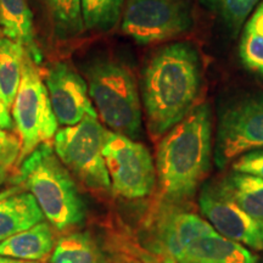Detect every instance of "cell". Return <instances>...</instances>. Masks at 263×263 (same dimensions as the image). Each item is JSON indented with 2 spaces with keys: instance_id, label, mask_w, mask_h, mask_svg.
Instances as JSON below:
<instances>
[{
  "instance_id": "6da1fadb",
  "label": "cell",
  "mask_w": 263,
  "mask_h": 263,
  "mask_svg": "<svg viewBox=\"0 0 263 263\" xmlns=\"http://www.w3.org/2000/svg\"><path fill=\"white\" fill-rule=\"evenodd\" d=\"M200 67L199 54L189 43L164 45L147 60L141 76V100L154 139L164 136L195 107Z\"/></svg>"
},
{
  "instance_id": "7a4b0ae2",
  "label": "cell",
  "mask_w": 263,
  "mask_h": 263,
  "mask_svg": "<svg viewBox=\"0 0 263 263\" xmlns=\"http://www.w3.org/2000/svg\"><path fill=\"white\" fill-rule=\"evenodd\" d=\"M212 159V117L207 104L197 105L164 134L157 146L156 174L167 202L194 196Z\"/></svg>"
},
{
  "instance_id": "3957f363",
  "label": "cell",
  "mask_w": 263,
  "mask_h": 263,
  "mask_svg": "<svg viewBox=\"0 0 263 263\" xmlns=\"http://www.w3.org/2000/svg\"><path fill=\"white\" fill-rule=\"evenodd\" d=\"M14 184L27 189L34 196L43 215L59 232L83 222V197L73 176L49 143L38 145L20 162Z\"/></svg>"
},
{
  "instance_id": "277c9868",
  "label": "cell",
  "mask_w": 263,
  "mask_h": 263,
  "mask_svg": "<svg viewBox=\"0 0 263 263\" xmlns=\"http://www.w3.org/2000/svg\"><path fill=\"white\" fill-rule=\"evenodd\" d=\"M88 93L108 130L136 140L143 130L140 98L134 76L121 62L97 59L84 68Z\"/></svg>"
},
{
  "instance_id": "5b68a950",
  "label": "cell",
  "mask_w": 263,
  "mask_h": 263,
  "mask_svg": "<svg viewBox=\"0 0 263 263\" xmlns=\"http://www.w3.org/2000/svg\"><path fill=\"white\" fill-rule=\"evenodd\" d=\"M97 112L87 114L80 123L58 130L54 150L74 179L95 193L111 192V180L103 155L106 129Z\"/></svg>"
},
{
  "instance_id": "8992f818",
  "label": "cell",
  "mask_w": 263,
  "mask_h": 263,
  "mask_svg": "<svg viewBox=\"0 0 263 263\" xmlns=\"http://www.w3.org/2000/svg\"><path fill=\"white\" fill-rule=\"evenodd\" d=\"M12 120L20 136L17 163L58 132V121L37 65L26 52L18 91L11 106Z\"/></svg>"
},
{
  "instance_id": "52a82bcc",
  "label": "cell",
  "mask_w": 263,
  "mask_h": 263,
  "mask_svg": "<svg viewBox=\"0 0 263 263\" xmlns=\"http://www.w3.org/2000/svg\"><path fill=\"white\" fill-rule=\"evenodd\" d=\"M103 155L115 194L134 200L153 192L156 166L144 144L106 129Z\"/></svg>"
},
{
  "instance_id": "ba28073f",
  "label": "cell",
  "mask_w": 263,
  "mask_h": 263,
  "mask_svg": "<svg viewBox=\"0 0 263 263\" xmlns=\"http://www.w3.org/2000/svg\"><path fill=\"white\" fill-rule=\"evenodd\" d=\"M193 12L188 0H128L122 32L139 44H157L188 32Z\"/></svg>"
},
{
  "instance_id": "9c48e42d",
  "label": "cell",
  "mask_w": 263,
  "mask_h": 263,
  "mask_svg": "<svg viewBox=\"0 0 263 263\" xmlns=\"http://www.w3.org/2000/svg\"><path fill=\"white\" fill-rule=\"evenodd\" d=\"M263 149V95L238 101L221 115L213 160L223 168L251 150Z\"/></svg>"
},
{
  "instance_id": "30bf717a",
  "label": "cell",
  "mask_w": 263,
  "mask_h": 263,
  "mask_svg": "<svg viewBox=\"0 0 263 263\" xmlns=\"http://www.w3.org/2000/svg\"><path fill=\"white\" fill-rule=\"evenodd\" d=\"M200 210L216 232L249 248L263 251V219L248 215L217 185H207L199 197Z\"/></svg>"
},
{
  "instance_id": "8fae6325",
  "label": "cell",
  "mask_w": 263,
  "mask_h": 263,
  "mask_svg": "<svg viewBox=\"0 0 263 263\" xmlns=\"http://www.w3.org/2000/svg\"><path fill=\"white\" fill-rule=\"evenodd\" d=\"M45 85L55 117L61 126H74L87 114L97 112L87 82L68 61H58L49 67Z\"/></svg>"
},
{
  "instance_id": "7c38bea8",
  "label": "cell",
  "mask_w": 263,
  "mask_h": 263,
  "mask_svg": "<svg viewBox=\"0 0 263 263\" xmlns=\"http://www.w3.org/2000/svg\"><path fill=\"white\" fill-rule=\"evenodd\" d=\"M216 230L205 219L195 213L177 209H163L155 221L157 249L161 254L182 262L186 251L203 235Z\"/></svg>"
},
{
  "instance_id": "4fadbf2b",
  "label": "cell",
  "mask_w": 263,
  "mask_h": 263,
  "mask_svg": "<svg viewBox=\"0 0 263 263\" xmlns=\"http://www.w3.org/2000/svg\"><path fill=\"white\" fill-rule=\"evenodd\" d=\"M0 27L5 37L20 43L35 65L42 51L35 42L33 15L27 0H0Z\"/></svg>"
},
{
  "instance_id": "5bb4252c",
  "label": "cell",
  "mask_w": 263,
  "mask_h": 263,
  "mask_svg": "<svg viewBox=\"0 0 263 263\" xmlns=\"http://www.w3.org/2000/svg\"><path fill=\"white\" fill-rule=\"evenodd\" d=\"M180 263H257V256L213 230L197 240Z\"/></svg>"
},
{
  "instance_id": "9a60e30c",
  "label": "cell",
  "mask_w": 263,
  "mask_h": 263,
  "mask_svg": "<svg viewBox=\"0 0 263 263\" xmlns=\"http://www.w3.org/2000/svg\"><path fill=\"white\" fill-rule=\"evenodd\" d=\"M54 230L49 222L42 221L0 242V255L25 261H44L55 246Z\"/></svg>"
},
{
  "instance_id": "2e32d148",
  "label": "cell",
  "mask_w": 263,
  "mask_h": 263,
  "mask_svg": "<svg viewBox=\"0 0 263 263\" xmlns=\"http://www.w3.org/2000/svg\"><path fill=\"white\" fill-rule=\"evenodd\" d=\"M37 200L29 192H20L0 200V242L44 221Z\"/></svg>"
},
{
  "instance_id": "e0dca14e",
  "label": "cell",
  "mask_w": 263,
  "mask_h": 263,
  "mask_svg": "<svg viewBox=\"0 0 263 263\" xmlns=\"http://www.w3.org/2000/svg\"><path fill=\"white\" fill-rule=\"evenodd\" d=\"M218 186L248 215L263 219V179L234 172L226 177Z\"/></svg>"
},
{
  "instance_id": "ac0fdd59",
  "label": "cell",
  "mask_w": 263,
  "mask_h": 263,
  "mask_svg": "<svg viewBox=\"0 0 263 263\" xmlns=\"http://www.w3.org/2000/svg\"><path fill=\"white\" fill-rule=\"evenodd\" d=\"M50 263H107L105 254L89 233H71L55 242Z\"/></svg>"
},
{
  "instance_id": "d6986e66",
  "label": "cell",
  "mask_w": 263,
  "mask_h": 263,
  "mask_svg": "<svg viewBox=\"0 0 263 263\" xmlns=\"http://www.w3.org/2000/svg\"><path fill=\"white\" fill-rule=\"evenodd\" d=\"M25 48L4 34L0 35V89L6 107L11 108L22 76Z\"/></svg>"
},
{
  "instance_id": "ffe728a7",
  "label": "cell",
  "mask_w": 263,
  "mask_h": 263,
  "mask_svg": "<svg viewBox=\"0 0 263 263\" xmlns=\"http://www.w3.org/2000/svg\"><path fill=\"white\" fill-rule=\"evenodd\" d=\"M240 59L250 71L263 74V2L245 26L240 43Z\"/></svg>"
},
{
  "instance_id": "44dd1931",
  "label": "cell",
  "mask_w": 263,
  "mask_h": 263,
  "mask_svg": "<svg viewBox=\"0 0 263 263\" xmlns=\"http://www.w3.org/2000/svg\"><path fill=\"white\" fill-rule=\"evenodd\" d=\"M124 0H81L83 27L89 31L114 28L123 14Z\"/></svg>"
},
{
  "instance_id": "7402d4cb",
  "label": "cell",
  "mask_w": 263,
  "mask_h": 263,
  "mask_svg": "<svg viewBox=\"0 0 263 263\" xmlns=\"http://www.w3.org/2000/svg\"><path fill=\"white\" fill-rule=\"evenodd\" d=\"M55 34L60 39H70L83 31L81 0H48Z\"/></svg>"
},
{
  "instance_id": "603a6c76",
  "label": "cell",
  "mask_w": 263,
  "mask_h": 263,
  "mask_svg": "<svg viewBox=\"0 0 263 263\" xmlns=\"http://www.w3.org/2000/svg\"><path fill=\"white\" fill-rule=\"evenodd\" d=\"M222 16L224 22L236 32L251 14L259 0H207Z\"/></svg>"
},
{
  "instance_id": "cb8c5ba5",
  "label": "cell",
  "mask_w": 263,
  "mask_h": 263,
  "mask_svg": "<svg viewBox=\"0 0 263 263\" xmlns=\"http://www.w3.org/2000/svg\"><path fill=\"white\" fill-rule=\"evenodd\" d=\"M233 171L263 179V149L242 154L233 162Z\"/></svg>"
},
{
  "instance_id": "d4e9b609",
  "label": "cell",
  "mask_w": 263,
  "mask_h": 263,
  "mask_svg": "<svg viewBox=\"0 0 263 263\" xmlns=\"http://www.w3.org/2000/svg\"><path fill=\"white\" fill-rule=\"evenodd\" d=\"M20 154V141L15 138H6L0 140V163L17 162Z\"/></svg>"
},
{
  "instance_id": "484cf974",
  "label": "cell",
  "mask_w": 263,
  "mask_h": 263,
  "mask_svg": "<svg viewBox=\"0 0 263 263\" xmlns=\"http://www.w3.org/2000/svg\"><path fill=\"white\" fill-rule=\"evenodd\" d=\"M12 127H14V120H12L11 115L9 114V108L6 107L4 99H3L2 89H0V129H11Z\"/></svg>"
},
{
  "instance_id": "4316f807",
  "label": "cell",
  "mask_w": 263,
  "mask_h": 263,
  "mask_svg": "<svg viewBox=\"0 0 263 263\" xmlns=\"http://www.w3.org/2000/svg\"><path fill=\"white\" fill-rule=\"evenodd\" d=\"M141 259L144 263H177L174 258L166 254H161L159 252L157 255H150V254H141Z\"/></svg>"
},
{
  "instance_id": "83f0119b",
  "label": "cell",
  "mask_w": 263,
  "mask_h": 263,
  "mask_svg": "<svg viewBox=\"0 0 263 263\" xmlns=\"http://www.w3.org/2000/svg\"><path fill=\"white\" fill-rule=\"evenodd\" d=\"M12 163L10 162H4V163H0V186L4 184L6 180H8L9 177V170L11 167Z\"/></svg>"
},
{
  "instance_id": "f1b7e54d",
  "label": "cell",
  "mask_w": 263,
  "mask_h": 263,
  "mask_svg": "<svg viewBox=\"0 0 263 263\" xmlns=\"http://www.w3.org/2000/svg\"><path fill=\"white\" fill-rule=\"evenodd\" d=\"M24 190V188H22L21 185H17V184H14V186H10V188H6L4 190H2L0 192V200L4 199V197L6 196H10L12 195V194H16V193H20Z\"/></svg>"
},
{
  "instance_id": "f546056e",
  "label": "cell",
  "mask_w": 263,
  "mask_h": 263,
  "mask_svg": "<svg viewBox=\"0 0 263 263\" xmlns=\"http://www.w3.org/2000/svg\"><path fill=\"white\" fill-rule=\"evenodd\" d=\"M0 263H38V262L25 261V259L11 258V257H6V256H2V255H0Z\"/></svg>"
},
{
  "instance_id": "4dcf8cb0",
  "label": "cell",
  "mask_w": 263,
  "mask_h": 263,
  "mask_svg": "<svg viewBox=\"0 0 263 263\" xmlns=\"http://www.w3.org/2000/svg\"><path fill=\"white\" fill-rule=\"evenodd\" d=\"M6 138H8V134L5 133V130L0 129V140H4Z\"/></svg>"
},
{
  "instance_id": "1f68e13d",
  "label": "cell",
  "mask_w": 263,
  "mask_h": 263,
  "mask_svg": "<svg viewBox=\"0 0 263 263\" xmlns=\"http://www.w3.org/2000/svg\"><path fill=\"white\" fill-rule=\"evenodd\" d=\"M128 263H140V262H136V261H132V262H128Z\"/></svg>"
}]
</instances>
